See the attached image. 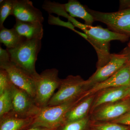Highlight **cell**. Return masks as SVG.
<instances>
[{"mask_svg":"<svg viewBox=\"0 0 130 130\" xmlns=\"http://www.w3.org/2000/svg\"><path fill=\"white\" fill-rule=\"evenodd\" d=\"M71 23L84 32L87 36L85 39L95 49L98 56L97 69L105 66L110 60L111 54L109 47L111 41L117 40L124 42L129 39V37L126 35L113 32L101 26H94L82 24L74 18Z\"/></svg>","mask_w":130,"mask_h":130,"instance_id":"cell-1","label":"cell"},{"mask_svg":"<svg viewBox=\"0 0 130 130\" xmlns=\"http://www.w3.org/2000/svg\"><path fill=\"white\" fill-rule=\"evenodd\" d=\"M41 40H26L17 47L7 49L12 63L28 73L32 78L38 74L35 65L41 48Z\"/></svg>","mask_w":130,"mask_h":130,"instance_id":"cell-2","label":"cell"},{"mask_svg":"<svg viewBox=\"0 0 130 130\" xmlns=\"http://www.w3.org/2000/svg\"><path fill=\"white\" fill-rule=\"evenodd\" d=\"M83 99L82 96L60 105L41 108L35 117L31 127H42L49 130L55 129L64 123L65 117L68 111Z\"/></svg>","mask_w":130,"mask_h":130,"instance_id":"cell-3","label":"cell"},{"mask_svg":"<svg viewBox=\"0 0 130 130\" xmlns=\"http://www.w3.org/2000/svg\"><path fill=\"white\" fill-rule=\"evenodd\" d=\"M56 68L47 69L33 78L36 88L35 101L38 106L43 108L47 106L55 91L59 88L61 79Z\"/></svg>","mask_w":130,"mask_h":130,"instance_id":"cell-4","label":"cell"},{"mask_svg":"<svg viewBox=\"0 0 130 130\" xmlns=\"http://www.w3.org/2000/svg\"><path fill=\"white\" fill-rule=\"evenodd\" d=\"M88 90L86 80L79 75H70L61 79L58 90L51 98L47 106L60 105L81 97Z\"/></svg>","mask_w":130,"mask_h":130,"instance_id":"cell-5","label":"cell"},{"mask_svg":"<svg viewBox=\"0 0 130 130\" xmlns=\"http://www.w3.org/2000/svg\"><path fill=\"white\" fill-rule=\"evenodd\" d=\"M86 7L94 21L105 24L113 32L130 37V8L113 12H102Z\"/></svg>","mask_w":130,"mask_h":130,"instance_id":"cell-6","label":"cell"},{"mask_svg":"<svg viewBox=\"0 0 130 130\" xmlns=\"http://www.w3.org/2000/svg\"><path fill=\"white\" fill-rule=\"evenodd\" d=\"M13 110L11 113L23 118H35L41 108L38 106L35 100L24 91L12 84Z\"/></svg>","mask_w":130,"mask_h":130,"instance_id":"cell-7","label":"cell"},{"mask_svg":"<svg viewBox=\"0 0 130 130\" xmlns=\"http://www.w3.org/2000/svg\"><path fill=\"white\" fill-rule=\"evenodd\" d=\"M130 111V98L102 105L90 113L93 122H109Z\"/></svg>","mask_w":130,"mask_h":130,"instance_id":"cell-8","label":"cell"},{"mask_svg":"<svg viewBox=\"0 0 130 130\" xmlns=\"http://www.w3.org/2000/svg\"><path fill=\"white\" fill-rule=\"evenodd\" d=\"M127 63V58L124 54H111L109 62L105 66L97 69L95 72L86 80L88 90L94 85L108 79Z\"/></svg>","mask_w":130,"mask_h":130,"instance_id":"cell-9","label":"cell"},{"mask_svg":"<svg viewBox=\"0 0 130 130\" xmlns=\"http://www.w3.org/2000/svg\"><path fill=\"white\" fill-rule=\"evenodd\" d=\"M0 69L6 70L13 85L25 91L35 99L36 95L35 81L30 74L11 61L0 65Z\"/></svg>","mask_w":130,"mask_h":130,"instance_id":"cell-10","label":"cell"},{"mask_svg":"<svg viewBox=\"0 0 130 130\" xmlns=\"http://www.w3.org/2000/svg\"><path fill=\"white\" fill-rule=\"evenodd\" d=\"M130 85V66L126 64L106 81L92 86L83 95L84 98L104 89Z\"/></svg>","mask_w":130,"mask_h":130,"instance_id":"cell-11","label":"cell"},{"mask_svg":"<svg viewBox=\"0 0 130 130\" xmlns=\"http://www.w3.org/2000/svg\"><path fill=\"white\" fill-rule=\"evenodd\" d=\"M130 85L104 89L95 94L91 109V112L98 107L128 98Z\"/></svg>","mask_w":130,"mask_h":130,"instance_id":"cell-12","label":"cell"},{"mask_svg":"<svg viewBox=\"0 0 130 130\" xmlns=\"http://www.w3.org/2000/svg\"><path fill=\"white\" fill-rule=\"evenodd\" d=\"M12 15L16 20L25 22H39L42 24L44 19L40 9L29 0H16Z\"/></svg>","mask_w":130,"mask_h":130,"instance_id":"cell-13","label":"cell"},{"mask_svg":"<svg viewBox=\"0 0 130 130\" xmlns=\"http://www.w3.org/2000/svg\"><path fill=\"white\" fill-rule=\"evenodd\" d=\"M95 96V94L89 96L74 105L67 113L64 123L79 120L89 116Z\"/></svg>","mask_w":130,"mask_h":130,"instance_id":"cell-14","label":"cell"},{"mask_svg":"<svg viewBox=\"0 0 130 130\" xmlns=\"http://www.w3.org/2000/svg\"><path fill=\"white\" fill-rule=\"evenodd\" d=\"M13 28L18 33L26 39L42 40L43 34L42 24L39 22H25L16 20Z\"/></svg>","mask_w":130,"mask_h":130,"instance_id":"cell-15","label":"cell"},{"mask_svg":"<svg viewBox=\"0 0 130 130\" xmlns=\"http://www.w3.org/2000/svg\"><path fill=\"white\" fill-rule=\"evenodd\" d=\"M35 118H23L9 113L0 118V130H26L31 128Z\"/></svg>","mask_w":130,"mask_h":130,"instance_id":"cell-16","label":"cell"},{"mask_svg":"<svg viewBox=\"0 0 130 130\" xmlns=\"http://www.w3.org/2000/svg\"><path fill=\"white\" fill-rule=\"evenodd\" d=\"M65 9L72 18H78L83 20L85 24L92 25L94 20L93 16L86 9V7L81 4L78 1L70 0L64 4Z\"/></svg>","mask_w":130,"mask_h":130,"instance_id":"cell-17","label":"cell"},{"mask_svg":"<svg viewBox=\"0 0 130 130\" xmlns=\"http://www.w3.org/2000/svg\"><path fill=\"white\" fill-rule=\"evenodd\" d=\"M26 40L19 35L13 28L8 29L4 26L0 28V42L7 47V49L17 47Z\"/></svg>","mask_w":130,"mask_h":130,"instance_id":"cell-18","label":"cell"},{"mask_svg":"<svg viewBox=\"0 0 130 130\" xmlns=\"http://www.w3.org/2000/svg\"><path fill=\"white\" fill-rule=\"evenodd\" d=\"M93 122L90 115L85 118L63 123L54 130H93Z\"/></svg>","mask_w":130,"mask_h":130,"instance_id":"cell-19","label":"cell"},{"mask_svg":"<svg viewBox=\"0 0 130 130\" xmlns=\"http://www.w3.org/2000/svg\"><path fill=\"white\" fill-rule=\"evenodd\" d=\"M12 110V98L11 87L0 94V118L11 112Z\"/></svg>","mask_w":130,"mask_h":130,"instance_id":"cell-20","label":"cell"},{"mask_svg":"<svg viewBox=\"0 0 130 130\" xmlns=\"http://www.w3.org/2000/svg\"><path fill=\"white\" fill-rule=\"evenodd\" d=\"M16 0H1L0 1V28L4 26L3 24L7 18L12 15Z\"/></svg>","mask_w":130,"mask_h":130,"instance_id":"cell-21","label":"cell"},{"mask_svg":"<svg viewBox=\"0 0 130 130\" xmlns=\"http://www.w3.org/2000/svg\"><path fill=\"white\" fill-rule=\"evenodd\" d=\"M93 130H130V126L111 122H93Z\"/></svg>","mask_w":130,"mask_h":130,"instance_id":"cell-22","label":"cell"},{"mask_svg":"<svg viewBox=\"0 0 130 130\" xmlns=\"http://www.w3.org/2000/svg\"><path fill=\"white\" fill-rule=\"evenodd\" d=\"M12 83L9 76L6 70H0V94L4 93L5 91L10 88Z\"/></svg>","mask_w":130,"mask_h":130,"instance_id":"cell-23","label":"cell"},{"mask_svg":"<svg viewBox=\"0 0 130 130\" xmlns=\"http://www.w3.org/2000/svg\"><path fill=\"white\" fill-rule=\"evenodd\" d=\"M49 23L50 24H53L54 25H58L65 26L68 28H70L72 30L77 32L76 30L74 29V26L71 22H64L62 21L58 18L54 17L52 15H49L48 19Z\"/></svg>","mask_w":130,"mask_h":130,"instance_id":"cell-24","label":"cell"},{"mask_svg":"<svg viewBox=\"0 0 130 130\" xmlns=\"http://www.w3.org/2000/svg\"><path fill=\"white\" fill-rule=\"evenodd\" d=\"M109 122L130 126V111L125 114L118 118Z\"/></svg>","mask_w":130,"mask_h":130,"instance_id":"cell-25","label":"cell"},{"mask_svg":"<svg viewBox=\"0 0 130 130\" xmlns=\"http://www.w3.org/2000/svg\"><path fill=\"white\" fill-rule=\"evenodd\" d=\"M11 61L10 54L7 50L0 47V65L9 63Z\"/></svg>","mask_w":130,"mask_h":130,"instance_id":"cell-26","label":"cell"},{"mask_svg":"<svg viewBox=\"0 0 130 130\" xmlns=\"http://www.w3.org/2000/svg\"><path fill=\"white\" fill-rule=\"evenodd\" d=\"M129 8H130V1H120V10Z\"/></svg>","mask_w":130,"mask_h":130,"instance_id":"cell-27","label":"cell"},{"mask_svg":"<svg viewBox=\"0 0 130 130\" xmlns=\"http://www.w3.org/2000/svg\"><path fill=\"white\" fill-rule=\"evenodd\" d=\"M122 54H124L126 56L127 59V64L130 65V47H126L123 50Z\"/></svg>","mask_w":130,"mask_h":130,"instance_id":"cell-28","label":"cell"},{"mask_svg":"<svg viewBox=\"0 0 130 130\" xmlns=\"http://www.w3.org/2000/svg\"><path fill=\"white\" fill-rule=\"evenodd\" d=\"M46 128L40 127H31L29 129L26 130H45Z\"/></svg>","mask_w":130,"mask_h":130,"instance_id":"cell-29","label":"cell"},{"mask_svg":"<svg viewBox=\"0 0 130 130\" xmlns=\"http://www.w3.org/2000/svg\"><path fill=\"white\" fill-rule=\"evenodd\" d=\"M128 98H130V85L129 90V94H128Z\"/></svg>","mask_w":130,"mask_h":130,"instance_id":"cell-30","label":"cell"},{"mask_svg":"<svg viewBox=\"0 0 130 130\" xmlns=\"http://www.w3.org/2000/svg\"><path fill=\"white\" fill-rule=\"evenodd\" d=\"M128 47H130V41L129 42V43H128Z\"/></svg>","mask_w":130,"mask_h":130,"instance_id":"cell-31","label":"cell"},{"mask_svg":"<svg viewBox=\"0 0 130 130\" xmlns=\"http://www.w3.org/2000/svg\"></svg>","mask_w":130,"mask_h":130,"instance_id":"cell-32","label":"cell"}]
</instances>
